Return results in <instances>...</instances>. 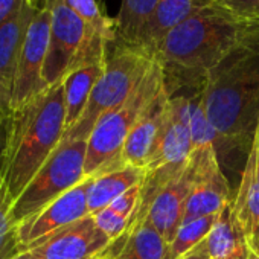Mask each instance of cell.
Masks as SVG:
<instances>
[{"label": "cell", "instance_id": "ba28073f", "mask_svg": "<svg viewBox=\"0 0 259 259\" xmlns=\"http://www.w3.org/2000/svg\"><path fill=\"white\" fill-rule=\"evenodd\" d=\"M111 239L96 226L93 215L75 221L23 248L14 259H96Z\"/></svg>", "mask_w": 259, "mask_h": 259}, {"label": "cell", "instance_id": "8fae6325", "mask_svg": "<svg viewBox=\"0 0 259 259\" xmlns=\"http://www.w3.org/2000/svg\"><path fill=\"white\" fill-rule=\"evenodd\" d=\"M93 176L85 177L79 185L67 191L64 195L58 197L49 206H46L40 213L19 226V236L22 250L35 241L54 233L75 221H79L90 215L87 195Z\"/></svg>", "mask_w": 259, "mask_h": 259}, {"label": "cell", "instance_id": "cb8c5ba5", "mask_svg": "<svg viewBox=\"0 0 259 259\" xmlns=\"http://www.w3.org/2000/svg\"><path fill=\"white\" fill-rule=\"evenodd\" d=\"M217 218L218 213H213L183 223L174 239L168 244V250L163 259H179L191 251L194 247H197L200 242H203L209 236Z\"/></svg>", "mask_w": 259, "mask_h": 259}, {"label": "cell", "instance_id": "8992f818", "mask_svg": "<svg viewBox=\"0 0 259 259\" xmlns=\"http://www.w3.org/2000/svg\"><path fill=\"white\" fill-rule=\"evenodd\" d=\"M52 8L49 48L43 67L46 89L52 87L75 69L105 60L110 43L93 32L64 0H49Z\"/></svg>", "mask_w": 259, "mask_h": 259}, {"label": "cell", "instance_id": "7a4b0ae2", "mask_svg": "<svg viewBox=\"0 0 259 259\" xmlns=\"http://www.w3.org/2000/svg\"><path fill=\"white\" fill-rule=\"evenodd\" d=\"M64 133L66 99L63 82L45 89L11 110L5 120L0 156L13 201L19 198L60 147Z\"/></svg>", "mask_w": 259, "mask_h": 259}, {"label": "cell", "instance_id": "836d02e7", "mask_svg": "<svg viewBox=\"0 0 259 259\" xmlns=\"http://www.w3.org/2000/svg\"><path fill=\"white\" fill-rule=\"evenodd\" d=\"M247 259H259V254H257V253H254V251H251V250H248V256H247Z\"/></svg>", "mask_w": 259, "mask_h": 259}, {"label": "cell", "instance_id": "4dcf8cb0", "mask_svg": "<svg viewBox=\"0 0 259 259\" xmlns=\"http://www.w3.org/2000/svg\"><path fill=\"white\" fill-rule=\"evenodd\" d=\"M13 110V101H11V92L7 87V84L0 78V113L10 114Z\"/></svg>", "mask_w": 259, "mask_h": 259}, {"label": "cell", "instance_id": "ac0fdd59", "mask_svg": "<svg viewBox=\"0 0 259 259\" xmlns=\"http://www.w3.org/2000/svg\"><path fill=\"white\" fill-rule=\"evenodd\" d=\"M145 174H147V169L144 168L125 165L119 169L93 177V182L90 185L89 195H87L90 215L98 213L99 210L110 206L117 197H120L132 188L141 185Z\"/></svg>", "mask_w": 259, "mask_h": 259}, {"label": "cell", "instance_id": "4316f807", "mask_svg": "<svg viewBox=\"0 0 259 259\" xmlns=\"http://www.w3.org/2000/svg\"><path fill=\"white\" fill-rule=\"evenodd\" d=\"M93 218H95L96 226L111 239V242L117 241L122 236V233L125 232V229H126V226L130 223L128 218H123V217L114 213L108 207H105V209L99 210L98 213H95Z\"/></svg>", "mask_w": 259, "mask_h": 259}, {"label": "cell", "instance_id": "6da1fadb", "mask_svg": "<svg viewBox=\"0 0 259 259\" xmlns=\"http://www.w3.org/2000/svg\"><path fill=\"white\" fill-rule=\"evenodd\" d=\"M257 29L259 22L239 17L218 2L176 26L154 58L163 66L168 87L176 82L203 85L207 73Z\"/></svg>", "mask_w": 259, "mask_h": 259}, {"label": "cell", "instance_id": "f546056e", "mask_svg": "<svg viewBox=\"0 0 259 259\" xmlns=\"http://www.w3.org/2000/svg\"><path fill=\"white\" fill-rule=\"evenodd\" d=\"M26 0H0V26L13 19L23 7Z\"/></svg>", "mask_w": 259, "mask_h": 259}, {"label": "cell", "instance_id": "5b68a950", "mask_svg": "<svg viewBox=\"0 0 259 259\" xmlns=\"http://www.w3.org/2000/svg\"><path fill=\"white\" fill-rule=\"evenodd\" d=\"M156 58L147 51L119 41L110 43L105 67L93 87L79 120L64 133V141H87L98 120L119 107L151 69Z\"/></svg>", "mask_w": 259, "mask_h": 259}, {"label": "cell", "instance_id": "f1b7e54d", "mask_svg": "<svg viewBox=\"0 0 259 259\" xmlns=\"http://www.w3.org/2000/svg\"><path fill=\"white\" fill-rule=\"evenodd\" d=\"M218 2L239 17L259 22V0H218Z\"/></svg>", "mask_w": 259, "mask_h": 259}, {"label": "cell", "instance_id": "5bb4252c", "mask_svg": "<svg viewBox=\"0 0 259 259\" xmlns=\"http://www.w3.org/2000/svg\"><path fill=\"white\" fill-rule=\"evenodd\" d=\"M230 201L229 183L220 168L215 145H207L203 151L198 174L186 203L183 223L220 213Z\"/></svg>", "mask_w": 259, "mask_h": 259}, {"label": "cell", "instance_id": "603a6c76", "mask_svg": "<svg viewBox=\"0 0 259 259\" xmlns=\"http://www.w3.org/2000/svg\"><path fill=\"white\" fill-rule=\"evenodd\" d=\"M13 203L4 177L2 156H0V259H14L22 251L19 226L11 215Z\"/></svg>", "mask_w": 259, "mask_h": 259}, {"label": "cell", "instance_id": "7402d4cb", "mask_svg": "<svg viewBox=\"0 0 259 259\" xmlns=\"http://www.w3.org/2000/svg\"><path fill=\"white\" fill-rule=\"evenodd\" d=\"M166 250L168 242L162 233L145 221L123 241L114 259H163Z\"/></svg>", "mask_w": 259, "mask_h": 259}, {"label": "cell", "instance_id": "484cf974", "mask_svg": "<svg viewBox=\"0 0 259 259\" xmlns=\"http://www.w3.org/2000/svg\"><path fill=\"white\" fill-rule=\"evenodd\" d=\"M189 123H191V135H192V145L194 150L215 145L217 139H220L217 130L209 122L204 105H203V95L201 89L191 96V107H189Z\"/></svg>", "mask_w": 259, "mask_h": 259}, {"label": "cell", "instance_id": "d6986e66", "mask_svg": "<svg viewBox=\"0 0 259 259\" xmlns=\"http://www.w3.org/2000/svg\"><path fill=\"white\" fill-rule=\"evenodd\" d=\"M107 58V57H105ZM105 60L89 63L72 70L64 79V99H66V132L70 130L84 113L95 84L102 75Z\"/></svg>", "mask_w": 259, "mask_h": 259}, {"label": "cell", "instance_id": "1f68e13d", "mask_svg": "<svg viewBox=\"0 0 259 259\" xmlns=\"http://www.w3.org/2000/svg\"><path fill=\"white\" fill-rule=\"evenodd\" d=\"M179 259H212L210 254H209V250H207L206 239L203 242H200L197 247H194L191 251H188L186 254L179 257Z\"/></svg>", "mask_w": 259, "mask_h": 259}, {"label": "cell", "instance_id": "30bf717a", "mask_svg": "<svg viewBox=\"0 0 259 259\" xmlns=\"http://www.w3.org/2000/svg\"><path fill=\"white\" fill-rule=\"evenodd\" d=\"M206 147L192 151V154L185 162V165L162 188V191L159 192V195L156 197L151 206L147 221H150L162 233V236L168 244L174 239L176 233L183 224L186 203L192 192L198 174V168L201 163L203 151Z\"/></svg>", "mask_w": 259, "mask_h": 259}, {"label": "cell", "instance_id": "4fadbf2b", "mask_svg": "<svg viewBox=\"0 0 259 259\" xmlns=\"http://www.w3.org/2000/svg\"><path fill=\"white\" fill-rule=\"evenodd\" d=\"M232 212L248 250L259 254V120L253 133L236 197L232 201Z\"/></svg>", "mask_w": 259, "mask_h": 259}, {"label": "cell", "instance_id": "2e32d148", "mask_svg": "<svg viewBox=\"0 0 259 259\" xmlns=\"http://www.w3.org/2000/svg\"><path fill=\"white\" fill-rule=\"evenodd\" d=\"M218 4V0H159V4L148 19L138 48L147 51L154 57L156 49L162 40L180 23L194 16L195 13Z\"/></svg>", "mask_w": 259, "mask_h": 259}, {"label": "cell", "instance_id": "7c38bea8", "mask_svg": "<svg viewBox=\"0 0 259 259\" xmlns=\"http://www.w3.org/2000/svg\"><path fill=\"white\" fill-rule=\"evenodd\" d=\"M169 98L171 93L168 87H165L139 117L122 150L123 165L148 168L162 139L169 111Z\"/></svg>", "mask_w": 259, "mask_h": 259}, {"label": "cell", "instance_id": "277c9868", "mask_svg": "<svg viewBox=\"0 0 259 259\" xmlns=\"http://www.w3.org/2000/svg\"><path fill=\"white\" fill-rule=\"evenodd\" d=\"M165 87V70L156 60L133 93L119 107L102 116L92 130L87 139L85 176L96 177L125 166L122 150L126 138L153 99Z\"/></svg>", "mask_w": 259, "mask_h": 259}, {"label": "cell", "instance_id": "44dd1931", "mask_svg": "<svg viewBox=\"0 0 259 259\" xmlns=\"http://www.w3.org/2000/svg\"><path fill=\"white\" fill-rule=\"evenodd\" d=\"M159 0H122L116 22L117 40L132 46H138L139 37L154 13Z\"/></svg>", "mask_w": 259, "mask_h": 259}, {"label": "cell", "instance_id": "e0dca14e", "mask_svg": "<svg viewBox=\"0 0 259 259\" xmlns=\"http://www.w3.org/2000/svg\"><path fill=\"white\" fill-rule=\"evenodd\" d=\"M37 13L38 8L32 4V0H26L22 10L0 26V78L11 92V101L20 52Z\"/></svg>", "mask_w": 259, "mask_h": 259}, {"label": "cell", "instance_id": "e575fe53", "mask_svg": "<svg viewBox=\"0 0 259 259\" xmlns=\"http://www.w3.org/2000/svg\"><path fill=\"white\" fill-rule=\"evenodd\" d=\"M96 259H114V257H110V256H105V254H101V256H98Z\"/></svg>", "mask_w": 259, "mask_h": 259}, {"label": "cell", "instance_id": "9a60e30c", "mask_svg": "<svg viewBox=\"0 0 259 259\" xmlns=\"http://www.w3.org/2000/svg\"><path fill=\"white\" fill-rule=\"evenodd\" d=\"M191 96L171 95L168 119L162 133L159 148L147 169L171 163H183L194 151L191 123H189Z\"/></svg>", "mask_w": 259, "mask_h": 259}, {"label": "cell", "instance_id": "d6a6232c", "mask_svg": "<svg viewBox=\"0 0 259 259\" xmlns=\"http://www.w3.org/2000/svg\"><path fill=\"white\" fill-rule=\"evenodd\" d=\"M7 117H8V114L0 113V147H2V141H4V128H5Z\"/></svg>", "mask_w": 259, "mask_h": 259}, {"label": "cell", "instance_id": "52a82bcc", "mask_svg": "<svg viewBox=\"0 0 259 259\" xmlns=\"http://www.w3.org/2000/svg\"><path fill=\"white\" fill-rule=\"evenodd\" d=\"M87 141H64L13 203L17 226L40 213L46 206L79 185L85 177Z\"/></svg>", "mask_w": 259, "mask_h": 259}, {"label": "cell", "instance_id": "3957f363", "mask_svg": "<svg viewBox=\"0 0 259 259\" xmlns=\"http://www.w3.org/2000/svg\"><path fill=\"white\" fill-rule=\"evenodd\" d=\"M201 95L220 139L235 145L251 142L259 120V29L207 73Z\"/></svg>", "mask_w": 259, "mask_h": 259}, {"label": "cell", "instance_id": "d4e9b609", "mask_svg": "<svg viewBox=\"0 0 259 259\" xmlns=\"http://www.w3.org/2000/svg\"><path fill=\"white\" fill-rule=\"evenodd\" d=\"M64 4L98 35H101L108 43L117 38L116 22L108 17L98 0H64Z\"/></svg>", "mask_w": 259, "mask_h": 259}, {"label": "cell", "instance_id": "9c48e42d", "mask_svg": "<svg viewBox=\"0 0 259 259\" xmlns=\"http://www.w3.org/2000/svg\"><path fill=\"white\" fill-rule=\"evenodd\" d=\"M51 22L52 8L48 0L45 7L38 8L20 52L13 87V110L46 89L43 81V67L49 48Z\"/></svg>", "mask_w": 259, "mask_h": 259}, {"label": "cell", "instance_id": "ffe728a7", "mask_svg": "<svg viewBox=\"0 0 259 259\" xmlns=\"http://www.w3.org/2000/svg\"><path fill=\"white\" fill-rule=\"evenodd\" d=\"M207 250L212 259H233L248 251L247 242L235 221L232 201L226 204L206 238Z\"/></svg>", "mask_w": 259, "mask_h": 259}, {"label": "cell", "instance_id": "83f0119b", "mask_svg": "<svg viewBox=\"0 0 259 259\" xmlns=\"http://www.w3.org/2000/svg\"><path fill=\"white\" fill-rule=\"evenodd\" d=\"M139 195H141V185L132 188L130 191H126L125 194H122L120 197H117L110 206H107L110 210H113L114 213L123 217V218H132L138 201H139Z\"/></svg>", "mask_w": 259, "mask_h": 259}]
</instances>
